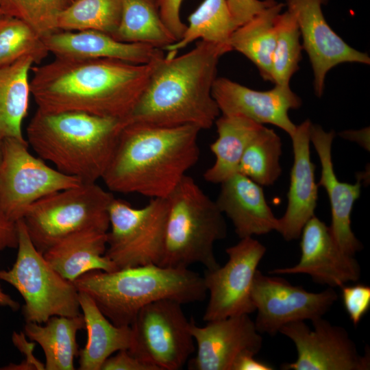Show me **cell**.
<instances>
[{
	"label": "cell",
	"mask_w": 370,
	"mask_h": 370,
	"mask_svg": "<svg viewBox=\"0 0 370 370\" xmlns=\"http://www.w3.org/2000/svg\"><path fill=\"white\" fill-rule=\"evenodd\" d=\"M154 61L140 64L111 58L55 57L32 67L31 95L42 112L75 111L127 119L149 82Z\"/></svg>",
	"instance_id": "6da1fadb"
},
{
	"label": "cell",
	"mask_w": 370,
	"mask_h": 370,
	"mask_svg": "<svg viewBox=\"0 0 370 370\" xmlns=\"http://www.w3.org/2000/svg\"><path fill=\"white\" fill-rule=\"evenodd\" d=\"M232 51L200 40L190 51L156 60L149 82L127 122L210 128L221 113L212 95L220 58Z\"/></svg>",
	"instance_id": "7a4b0ae2"
},
{
	"label": "cell",
	"mask_w": 370,
	"mask_h": 370,
	"mask_svg": "<svg viewBox=\"0 0 370 370\" xmlns=\"http://www.w3.org/2000/svg\"><path fill=\"white\" fill-rule=\"evenodd\" d=\"M200 131L127 122L102 177L108 190L166 198L197 164Z\"/></svg>",
	"instance_id": "3957f363"
},
{
	"label": "cell",
	"mask_w": 370,
	"mask_h": 370,
	"mask_svg": "<svg viewBox=\"0 0 370 370\" xmlns=\"http://www.w3.org/2000/svg\"><path fill=\"white\" fill-rule=\"evenodd\" d=\"M126 119L82 112L37 109L27 127V143L59 171L80 180L102 179Z\"/></svg>",
	"instance_id": "277c9868"
},
{
	"label": "cell",
	"mask_w": 370,
	"mask_h": 370,
	"mask_svg": "<svg viewBox=\"0 0 370 370\" xmlns=\"http://www.w3.org/2000/svg\"><path fill=\"white\" fill-rule=\"evenodd\" d=\"M90 296L114 325L130 326L138 311L160 299L181 304L202 301L207 290L203 276L188 268L148 264L107 272L94 270L73 282Z\"/></svg>",
	"instance_id": "5b68a950"
},
{
	"label": "cell",
	"mask_w": 370,
	"mask_h": 370,
	"mask_svg": "<svg viewBox=\"0 0 370 370\" xmlns=\"http://www.w3.org/2000/svg\"><path fill=\"white\" fill-rule=\"evenodd\" d=\"M166 200L164 245L159 265L186 269L199 263L208 270L219 267L214 246L226 237L227 225L216 202L188 175Z\"/></svg>",
	"instance_id": "8992f818"
},
{
	"label": "cell",
	"mask_w": 370,
	"mask_h": 370,
	"mask_svg": "<svg viewBox=\"0 0 370 370\" xmlns=\"http://www.w3.org/2000/svg\"><path fill=\"white\" fill-rule=\"evenodd\" d=\"M114 197L97 182L50 194L36 201L22 219L41 254L64 237L84 230H109L108 208Z\"/></svg>",
	"instance_id": "52a82bcc"
},
{
	"label": "cell",
	"mask_w": 370,
	"mask_h": 370,
	"mask_svg": "<svg viewBox=\"0 0 370 370\" xmlns=\"http://www.w3.org/2000/svg\"><path fill=\"white\" fill-rule=\"evenodd\" d=\"M18 252L9 269L0 270V280L14 287L24 300L25 322L44 323L54 316L81 314L79 291L59 274L32 242L22 219L16 221Z\"/></svg>",
	"instance_id": "ba28073f"
},
{
	"label": "cell",
	"mask_w": 370,
	"mask_h": 370,
	"mask_svg": "<svg viewBox=\"0 0 370 370\" xmlns=\"http://www.w3.org/2000/svg\"><path fill=\"white\" fill-rule=\"evenodd\" d=\"M168 213L166 198H153L135 208L115 197L108 208L109 230L105 255L118 269L160 264Z\"/></svg>",
	"instance_id": "9c48e42d"
},
{
	"label": "cell",
	"mask_w": 370,
	"mask_h": 370,
	"mask_svg": "<svg viewBox=\"0 0 370 370\" xmlns=\"http://www.w3.org/2000/svg\"><path fill=\"white\" fill-rule=\"evenodd\" d=\"M128 351L157 370H179L195 352L190 321L182 304L160 299L142 308L132 324Z\"/></svg>",
	"instance_id": "30bf717a"
},
{
	"label": "cell",
	"mask_w": 370,
	"mask_h": 370,
	"mask_svg": "<svg viewBox=\"0 0 370 370\" xmlns=\"http://www.w3.org/2000/svg\"><path fill=\"white\" fill-rule=\"evenodd\" d=\"M26 140L3 138L0 162V206L16 222L29 208L56 192L82 182L46 164L28 150Z\"/></svg>",
	"instance_id": "8fae6325"
},
{
	"label": "cell",
	"mask_w": 370,
	"mask_h": 370,
	"mask_svg": "<svg viewBox=\"0 0 370 370\" xmlns=\"http://www.w3.org/2000/svg\"><path fill=\"white\" fill-rule=\"evenodd\" d=\"M225 252L228 260L203 276L209 301L203 316L208 322L256 311L251 292L258 266L265 247L252 237L241 238Z\"/></svg>",
	"instance_id": "7c38bea8"
},
{
	"label": "cell",
	"mask_w": 370,
	"mask_h": 370,
	"mask_svg": "<svg viewBox=\"0 0 370 370\" xmlns=\"http://www.w3.org/2000/svg\"><path fill=\"white\" fill-rule=\"evenodd\" d=\"M257 315L254 321L260 334L275 335L285 325L321 317L338 299L334 288L312 293L284 279L257 270L251 292Z\"/></svg>",
	"instance_id": "4fadbf2b"
},
{
	"label": "cell",
	"mask_w": 370,
	"mask_h": 370,
	"mask_svg": "<svg viewBox=\"0 0 370 370\" xmlns=\"http://www.w3.org/2000/svg\"><path fill=\"white\" fill-rule=\"evenodd\" d=\"M311 330L304 321L284 325L280 332L295 344L297 358L282 366L285 370H369L370 352L360 355L347 330L332 325L323 317L311 321Z\"/></svg>",
	"instance_id": "5bb4252c"
},
{
	"label": "cell",
	"mask_w": 370,
	"mask_h": 370,
	"mask_svg": "<svg viewBox=\"0 0 370 370\" xmlns=\"http://www.w3.org/2000/svg\"><path fill=\"white\" fill-rule=\"evenodd\" d=\"M328 0H286L287 10L295 17L309 58L314 90L320 97L324 91L327 73L345 62L370 64V58L346 43L327 23L321 5Z\"/></svg>",
	"instance_id": "9a60e30c"
},
{
	"label": "cell",
	"mask_w": 370,
	"mask_h": 370,
	"mask_svg": "<svg viewBox=\"0 0 370 370\" xmlns=\"http://www.w3.org/2000/svg\"><path fill=\"white\" fill-rule=\"evenodd\" d=\"M301 257L293 267L276 268L270 274H307L312 280L331 288L342 287L348 282H356L361 269L358 261L345 253L334 241L330 226L313 216L304 226Z\"/></svg>",
	"instance_id": "2e32d148"
},
{
	"label": "cell",
	"mask_w": 370,
	"mask_h": 370,
	"mask_svg": "<svg viewBox=\"0 0 370 370\" xmlns=\"http://www.w3.org/2000/svg\"><path fill=\"white\" fill-rule=\"evenodd\" d=\"M249 314L232 316L208 321L199 327L190 321V331L196 342L197 353L188 360L191 370H232L241 353L257 354L262 337Z\"/></svg>",
	"instance_id": "e0dca14e"
},
{
	"label": "cell",
	"mask_w": 370,
	"mask_h": 370,
	"mask_svg": "<svg viewBox=\"0 0 370 370\" xmlns=\"http://www.w3.org/2000/svg\"><path fill=\"white\" fill-rule=\"evenodd\" d=\"M212 95L224 115H242L258 123L271 124L291 136L295 125L288 111L301 105L290 86L275 85L266 91L251 89L225 77L216 78Z\"/></svg>",
	"instance_id": "ac0fdd59"
},
{
	"label": "cell",
	"mask_w": 370,
	"mask_h": 370,
	"mask_svg": "<svg viewBox=\"0 0 370 370\" xmlns=\"http://www.w3.org/2000/svg\"><path fill=\"white\" fill-rule=\"evenodd\" d=\"M334 131L325 132L320 125L312 124L310 128V142L319 156L321 173L319 185L328 193L332 212L330 229L338 246L345 253L354 256L362 249L351 227V214L355 201L360 195V179L349 184L338 180L332 160Z\"/></svg>",
	"instance_id": "d6986e66"
},
{
	"label": "cell",
	"mask_w": 370,
	"mask_h": 370,
	"mask_svg": "<svg viewBox=\"0 0 370 370\" xmlns=\"http://www.w3.org/2000/svg\"><path fill=\"white\" fill-rule=\"evenodd\" d=\"M306 119L290 136L294 161L291 171L288 205L284 215L278 219L277 232L284 240L291 241L300 237L306 222L314 216L318 199V184L315 182V165L310 160V128Z\"/></svg>",
	"instance_id": "ffe728a7"
},
{
	"label": "cell",
	"mask_w": 370,
	"mask_h": 370,
	"mask_svg": "<svg viewBox=\"0 0 370 370\" xmlns=\"http://www.w3.org/2000/svg\"><path fill=\"white\" fill-rule=\"evenodd\" d=\"M55 57L111 58L134 64H149L163 57V50L143 43L120 41L99 31L56 30L42 37Z\"/></svg>",
	"instance_id": "44dd1931"
},
{
	"label": "cell",
	"mask_w": 370,
	"mask_h": 370,
	"mask_svg": "<svg viewBox=\"0 0 370 370\" xmlns=\"http://www.w3.org/2000/svg\"><path fill=\"white\" fill-rule=\"evenodd\" d=\"M215 202L240 238L277 231L278 218L267 204L262 186L240 173L221 183Z\"/></svg>",
	"instance_id": "7402d4cb"
},
{
	"label": "cell",
	"mask_w": 370,
	"mask_h": 370,
	"mask_svg": "<svg viewBox=\"0 0 370 370\" xmlns=\"http://www.w3.org/2000/svg\"><path fill=\"white\" fill-rule=\"evenodd\" d=\"M107 234L84 230L61 239L43 253L47 262L65 279L73 282L84 273L118 269L106 255Z\"/></svg>",
	"instance_id": "603a6c76"
},
{
	"label": "cell",
	"mask_w": 370,
	"mask_h": 370,
	"mask_svg": "<svg viewBox=\"0 0 370 370\" xmlns=\"http://www.w3.org/2000/svg\"><path fill=\"white\" fill-rule=\"evenodd\" d=\"M79 301L87 332V342L79 351L78 369L101 370L108 357L118 351L130 348L131 328L112 323L92 299L83 292H79Z\"/></svg>",
	"instance_id": "cb8c5ba5"
},
{
	"label": "cell",
	"mask_w": 370,
	"mask_h": 370,
	"mask_svg": "<svg viewBox=\"0 0 370 370\" xmlns=\"http://www.w3.org/2000/svg\"><path fill=\"white\" fill-rule=\"evenodd\" d=\"M214 123L217 138L210 148L215 161L204 177L208 182L221 184L238 173L247 146L264 125L236 114H222Z\"/></svg>",
	"instance_id": "d4e9b609"
},
{
	"label": "cell",
	"mask_w": 370,
	"mask_h": 370,
	"mask_svg": "<svg viewBox=\"0 0 370 370\" xmlns=\"http://www.w3.org/2000/svg\"><path fill=\"white\" fill-rule=\"evenodd\" d=\"M85 329L82 314L75 317L54 316L44 323L25 322L24 334L38 344L45 357V370H73L79 354L76 336Z\"/></svg>",
	"instance_id": "484cf974"
},
{
	"label": "cell",
	"mask_w": 370,
	"mask_h": 370,
	"mask_svg": "<svg viewBox=\"0 0 370 370\" xmlns=\"http://www.w3.org/2000/svg\"><path fill=\"white\" fill-rule=\"evenodd\" d=\"M34 64V59L26 56L0 67V135L3 138L25 140L22 124L32 96L29 74Z\"/></svg>",
	"instance_id": "4316f807"
},
{
	"label": "cell",
	"mask_w": 370,
	"mask_h": 370,
	"mask_svg": "<svg viewBox=\"0 0 370 370\" xmlns=\"http://www.w3.org/2000/svg\"><path fill=\"white\" fill-rule=\"evenodd\" d=\"M284 6L277 1L238 27L230 46L243 54L257 67L263 79L272 82L271 62L275 44V21Z\"/></svg>",
	"instance_id": "83f0119b"
},
{
	"label": "cell",
	"mask_w": 370,
	"mask_h": 370,
	"mask_svg": "<svg viewBox=\"0 0 370 370\" xmlns=\"http://www.w3.org/2000/svg\"><path fill=\"white\" fill-rule=\"evenodd\" d=\"M113 37L162 50L176 42L161 19L158 0H121V15Z\"/></svg>",
	"instance_id": "f1b7e54d"
},
{
	"label": "cell",
	"mask_w": 370,
	"mask_h": 370,
	"mask_svg": "<svg viewBox=\"0 0 370 370\" xmlns=\"http://www.w3.org/2000/svg\"><path fill=\"white\" fill-rule=\"evenodd\" d=\"M188 20L182 38L163 50L177 53L199 38L231 49L230 40L238 25L227 0H204Z\"/></svg>",
	"instance_id": "f546056e"
},
{
	"label": "cell",
	"mask_w": 370,
	"mask_h": 370,
	"mask_svg": "<svg viewBox=\"0 0 370 370\" xmlns=\"http://www.w3.org/2000/svg\"><path fill=\"white\" fill-rule=\"evenodd\" d=\"M282 141L272 129L262 125L247 146L240 161V173L258 184L273 185L282 173Z\"/></svg>",
	"instance_id": "4dcf8cb0"
},
{
	"label": "cell",
	"mask_w": 370,
	"mask_h": 370,
	"mask_svg": "<svg viewBox=\"0 0 370 370\" xmlns=\"http://www.w3.org/2000/svg\"><path fill=\"white\" fill-rule=\"evenodd\" d=\"M121 0H75L58 16V30H95L115 34L121 19Z\"/></svg>",
	"instance_id": "1f68e13d"
},
{
	"label": "cell",
	"mask_w": 370,
	"mask_h": 370,
	"mask_svg": "<svg viewBox=\"0 0 370 370\" xmlns=\"http://www.w3.org/2000/svg\"><path fill=\"white\" fill-rule=\"evenodd\" d=\"M302 46L300 32L294 16L288 10L280 13L275 21V44L271 62L272 82L288 86L299 69Z\"/></svg>",
	"instance_id": "d6a6232c"
},
{
	"label": "cell",
	"mask_w": 370,
	"mask_h": 370,
	"mask_svg": "<svg viewBox=\"0 0 370 370\" xmlns=\"http://www.w3.org/2000/svg\"><path fill=\"white\" fill-rule=\"evenodd\" d=\"M48 53L42 37L27 23L13 16H0V67L26 56L40 64Z\"/></svg>",
	"instance_id": "836d02e7"
},
{
	"label": "cell",
	"mask_w": 370,
	"mask_h": 370,
	"mask_svg": "<svg viewBox=\"0 0 370 370\" xmlns=\"http://www.w3.org/2000/svg\"><path fill=\"white\" fill-rule=\"evenodd\" d=\"M73 0H0L1 14L21 19L41 37L56 30L59 14Z\"/></svg>",
	"instance_id": "e575fe53"
},
{
	"label": "cell",
	"mask_w": 370,
	"mask_h": 370,
	"mask_svg": "<svg viewBox=\"0 0 370 370\" xmlns=\"http://www.w3.org/2000/svg\"><path fill=\"white\" fill-rule=\"evenodd\" d=\"M342 299L352 323L356 326L370 308V287L362 284L343 286Z\"/></svg>",
	"instance_id": "d590c367"
},
{
	"label": "cell",
	"mask_w": 370,
	"mask_h": 370,
	"mask_svg": "<svg viewBox=\"0 0 370 370\" xmlns=\"http://www.w3.org/2000/svg\"><path fill=\"white\" fill-rule=\"evenodd\" d=\"M14 345L24 355L25 358L19 364L10 363L0 368L1 370H45V364L33 354L35 342L29 341L24 332H14L12 335Z\"/></svg>",
	"instance_id": "8d00e7d4"
},
{
	"label": "cell",
	"mask_w": 370,
	"mask_h": 370,
	"mask_svg": "<svg viewBox=\"0 0 370 370\" xmlns=\"http://www.w3.org/2000/svg\"><path fill=\"white\" fill-rule=\"evenodd\" d=\"M183 0H158L159 12L164 24L175 37L180 40L186 29L180 18V8Z\"/></svg>",
	"instance_id": "74e56055"
},
{
	"label": "cell",
	"mask_w": 370,
	"mask_h": 370,
	"mask_svg": "<svg viewBox=\"0 0 370 370\" xmlns=\"http://www.w3.org/2000/svg\"><path fill=\"white\" fill-rule=\"evenodd\" d=\"M101 370H157V369L138 360L130 354L128 349H121L114 356L108 357L103 363Z\"/></svg>",
	"instance_id": "f35d334b"
},
{
	"label": "cell",
	"mask_w": 370,
	"mask_h": 370,
	"mask_svg": "<svg viewBox=\"0 0 370 370\" xmlns=\"http://www.w3.org/2000/svg\"><path fill=\"white\" fill-rule=\"evenodd\" d=\"M16 222L10 219L0 206V254L6 249L17 248Z\"/></svg>",
	"instance_id": "ab89813d"
},
{
	"label": "cell",
	"mask_w": 370,
	"mask_h": 370,
	"mask_svg": "<svg viewBox=\"0 0 370 370\" xmlns=\"http://www.w3.org/2000/svg\"><path fill=\"white\" fill-rule=\"evenodd\" d=\"M256 354L245 352L235 359L232 370H272L273 367L266 362L256 360Z\"/></svg>",
	"instance_id": "60d3db41"
},
{
	"label": "cell",
	"mask_w": 370,
	"mask_h": 370,
	"mask_svg": "<svg viewBox=\"0 0 370 370\" xmlns=\"http://www.w3.org/2000/svg\"><path fill=\"white\" fill-rule=\"evenodd\" d=\"M341 137L347 140L355 141L365 149L369 150V128L367 127L360 130H346L339 134Z\"/></svg>",
	"instance_id": "b9f144b4"
},
{
	"label": "cell",
	"mask_w": 370,
	"mask_h": 370,
	"mask_svg": "<svg viewBox=\"0 0 370 370\" xmlns=\"http://www.w3.org/2000/svg\"><path fill=\"white\" fill-rule=\"evenodd\" d=\"M0 306L7 307L15 311L19 308V304L13 299L10 295L5 293L0 284Z\"/></svg>",
	"instance_id": "7bdbcfd3"
},
{
	"label": "cell",
	"mask_w": 370,
	"mask_h": 370,
	"mask_svg": "<svg viewBox=\"0 0 370 370\" xmlns=\"http://www.w3.org/2000/svg\"><path fill=\"white\" fill-rule=\"evenodd\" d=\"M2 144H3V138L0 135V162H1V154H2Z\"/></svg>",
	"instance_id": "ee69618b"
},
{
	"label": "cell",
	"mask_w": 370,
	"mask_h": 370,
	"mask_svg": "<svg viewBox=\"0 0 370 370\" xmlns=\"http://www.w3.org/2000/svg\"><path fill=\"white\" fill-rule=\"evenodd\" d=\"M1 15H2V14H1V11H0V16H1Z\"/></svg>",
	"instance_id": "f6af8a7d"
},
{
	"label": "cell",
	"mask_w": 370,
	"mask_h": 370,
	"mask_svg": "<svg viewBox=\"0 0 370 370\" xmlns=\"http://www.w3.org/2000/svg\"><path fill=\"white\" fill-rule=\"evenodd\" d=\"M73 1H75V0H73Z\"/></svg>",
	"instance_id": "bcb514c9"
}]
</instances>
